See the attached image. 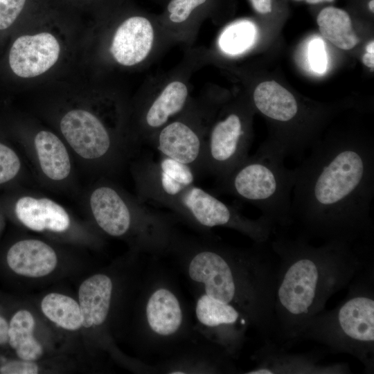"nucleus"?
I'll list each match as a JSON object with an SVG mask.
<instances>
[{
    "label": "nucleus",
    "instance_id": "nucleus-1",
    "mask_svg": "<svg viewBox=\"0 0 374 374\" xmlns=\"http://www.w3.org/2000/svg\"><path fill=\"white\" fill-rule=\"evenodd\" d=\"M295 168L292 220L309 234L346 242L366 230L374 196V145L357 136L317 141Z\"/></svg>",
    "mask_w": 374,
    "mask_h": 374
},
{
    "label": "nucleus",
    "instance_id": "nucleus-2",
    "mask_svg": "<svg viewBox=\"0 0 374 374\" xmlns=\"http://www.w3.org/2000/svg\"><path fill=\"white\" fill-rule=\"evenodd\" d=\"M285 159L280 148L267 141L229 175L218 179V188L256 206L272 224L287 226L292 222L296 170L285 166Z\"/></svg>",
    "mask_w": 374,
    "mask_h": 374
},
{
    "label": "nucleus",
    "instance_id": "nucleus-3",
    "mask_svg": "<svg viewBox=\"0 0 374 374\" xmlns=\"http://www.w3.org/2000/svg\"><path fill=\"white\" fill-rule=\"evenodd\" d=\"M341 241H328L320 247H312L303 240H278L274 249L289 265L278 285V309L288 321H305L315 312L327 287L326 263L335 253Z\"/></svg>",
    "mask_w": 374,
    "mask_h": 374
},
{
    "label": "nucleus",
    "instance_id": "nucleus-4",
    "mask_svg": "<svg viewBox=\"0 0 374 374\" xmlns=\"http://www.w3.org/2000/svg\"><path fill=\"white\" fill-rule=\"evenodd\" d=\"M157 202L181 212L202 226L234 228L258 243L268 239L273 225L262 215L257 220L245 217L237 208L193 184L175 196L163 197Z\"/></svg>",
    "mask_w": 374,
    "mask_h": 374
},
{
    "label": "nucleus",
    "instance_id": "nucleus-5",
    "mask_svg": "<svg viewBox=\"0 0 374 374\" xmlns=\"http://www.w3.org/2000/svg\"><path fill=\"white\" fill-rule=\"evenodd\" d=\"M250 135L238 113H229L212 127L205 141L203 170L221 179L249 155Z\"/></svg>",
    "mask_w": 374,
    "mask_h": 374
},
{
    "label": "nucleus",
    "instance_id": "nucleus-6",
    "mask_svg": "<svg viewBox=\"0 0 374 374\" xmlns=\"http://www.w3.org/2000/svg\"><path fill=\"white\" fill-rule=\"evenodd\" d=\"M190 278L204 286L205 294L226 303L237 299L239 285L226 255L216 250L197 253L188 266Z\"/></svg>",
    "mask_w": 374,
    "mask_h": 374
},
{
    "label": "nucleus",
    "instance_id": "nucleus-7",
    "mask_svg": "<svg viewBox=\"0 0 374 374\" xmlns=\"http://www.w3.org/2000/svg\"><path fill=\"white\" fill-rule=\"evenodd\" d=\"M60 129L71 148L84 159L100 158L110 148L111 140L106 128L97 117L87 111L69 112L60 121Z\"/></svg>",
    "mask_w": 374,
    "mask_h": 374
},
{
    "label": "nucleus",
    "instance_id": "nucleus-8",
    "mask_svg": "<svg viewBox=\"0 0 374 374\" xmlns=\"http://www.w3.org/2000/svg\"><path fill=\"white\" fill-rule=\"evenodd\" d=\"M60 45L49 33L23 35L13 43L9 53L12 71L21 78H33L48 71L57 62Z\"/></svg>",
    "mask_w": 374,
    "mask_h": 374
},
{
    "label": "nucleus",
    "instance_id": "nucleus-9",
    "mask_svg": "<svg viewBox=\"0 0 374 374\" xmlns=\"http://www.w3.org/2000/svg\"><path fill=\"white\" fill-rule=\"evenodd\" d=\"M256 108L276 125H286L287 129L282 151L285 157L289 143V125L294 123L300 114L301 107L294 96L275 81H265L259 84L253 95ZM280 130L275 142L278 138Z\"/></svg>",
    "mask_w": 374,
    "mask_h": 374
},
{
    "label": "nucleus",
    "instance_id": "nucleus-10",
    "mask_svg": "<svg viewBox=\"0 0 374 374\" xmlns=\"http://www.w3.org/2000/svg\"><path fill=\"white\" fill-rule=\"evenodd\" d=\"M157 148L163 156L202 170L205 141L195 130L181 121H174L159 132Z\"/></svg>",
    "mask_w": 374,
    "mask_h": 374
},
{
    "label": "nucleus",
    "instance_id": "nucleus-11",
    "mask_svg": "<svg viewBox=\"0 0 374 374\" xmlns=\"http://www.w3.org/2000/svg\"><path fill=\"white\" fill-rule=\"evenodd\" d=\"M154 39L150 21L143 17H132L117 28L110 51L116 61L123 66H133L149 54Z\"/></svg>",
    "mask_w": 374,
    "mask_h": 374
},
{
    "label": "nucleus",
    "instance_id": "nucleus-12",
    "mask_svg": "<svg viewBox=\"0 0 374 374\" xmlns=\"http://www.w3.org/2000/svg\"><path fill=\"white\" fill-rule=\"evenodd\" d=\"M337 323L343 336L353 343L371 346L374 341V300L357 295L339 309Z\"/></svg>",
    "mask_w": 374,
    "mask_h": 374
},
{
    "label": "nucleus",
    "instance_id": "nucleus-13",
    "mask_svg": "<svg viewBox=\"0 0 374 374\" xmlns=\"http://www.w3.org/2000/svg\"><path fill=\"white\" fill-rule=\"evenodd\" d=\"M147 198L157 200L179 194L193 184L194 171L186 164L163 156L158 164L147 166Z\"/></svg>",
    "mask_w": 374,
    "mask_h": 374
},
{
    "label": "nucleus",
    "instance_id": "nucleus-14",
    "mask_svg": "<svg viewBox=\"0 0 374 374\" xmlns=\"http://www.w3.org/2000/svg\"><path fill=\"white\" fill-rule=\"evenodd\" d=\"M54 250L38 240H24L14 244L7 253V262L16 274L42 277L50 274L57 265Z\"/></svg>",
    "mask_w": 374,
    "mask_h": 374
},
{
    "label": "nucleus",
    "instance_id": "nucleus-15",
    "mask_svg": "<svg viewBox=\"0 0 374 374\" xmlns=\"http://www.w3.org/2000/svg\"><path fill=\"white\" fill-rule=\"evenodd\" d=\"M90 206L98 226L112 236H121L130 229V211L119 194L112 188H96L90 197Z\"/></svg>",
    "mask_w": 374,
    "mask_h": 374
},
{
    "label": "nucleus",
    "instance_id": "nucleus-16",
    "mask_svg": "<svg viewBox=\"0 0 374 374\" xmlns=\"http://www.w3.org/2000/svg\"><path fill=\"white\" fill-rule=\"evenodd\" d=\"M15 213L21 223L36 231L49 229L62 232L70 225L64 208L48 198L21 197L15 204Z\"/></svg>",
    "mask_w": 374,
    "mask_h": 374
},
{
    "label": "nucleus",
    "instance_id": "nucleus-17",
    "mask_svg": "<svg viewBox=\"0 0 374 374\" xmlns=\"http://www.w3.org/2000/svg\"><path fill=\"white\" fill-rule=\"evenodd\" d=\"M112 293V282L104 274L93 275L79 288L78 297L82 325L85 328L101 325L108 314Z\"/></svg>",
    "mask_w": 374,
    "mask_h": 374
},
{
    "label": "nucleus",
    "instance_id": "nucleus-18",
    "mask_svg": "<svg viewBox=\"0 0 374 374\" xmlns=\"http://www.w3.org/2000/svg\"><path fill=\"white\" fill-rule=\"evenodd\" d=\"M150 328L161 336L175 334L182 323V311L176 296L169 290L159 288L150 296L146 305Z\"/></svg>",
    "mask_w": 374,
    "mask_h": 374
},
{
    "label": "nucleus",
    "instance_id": "nucleus-19",
    "mask_svg": "<svg viewBox=\"0 0 374 374\" xmlns=\"http://www.w3.org/2000/svg\"><path fill=\"white\" fill-rule=\"evenodd\" d=\"M35 146L43 172L53 180H62L70 172L67 150L60 139L48 131H40L35 137Z\"/></svg>",
    "mask_w": 374,
    "mask_h": 374
},
{
    "label": "nucleus",
    "instance_id": "nucleus-20",
    "mask_svg": "<svg viewBox=\"0 0 374 374\" xmlns=\"http://www.w3.org/2000/svg\"><path fill=\"white\" fill-rule=\"evenodd\" d=\"M317 24L321 34L337 47L350 50L359 42L349 15L340 8L327 7L317 16Z\"/></svg>",
    "mask_w": 374,
    "mask_h": 374
},
{
    "label": "nucleus",
    "instance_id": "nucleus-21",
    "mask_svg": "<svg viewBox=\"0 0 374 374\" xmlns=\"http://www.w3.org/2000/svg\"><path fill=\"white\" fill-rule=\"evenodd\" d=\"M34 327V318L26 310L17 312L10 320L8 342L21 359L35 361L43 354L41 344L33 337Z\"/></svg>",
    "mask_w": 374,
    "mask_h": 374
},
{
    "label": "nucleus",
    "instance_id": "nucleus-22",
    "mask_svg": "<svg viewBox=\"0 0 374 374\" xmlns=\"http://www.w3.org/2000/svg\"><path fill=\"white\" fill-rule=\"evenodd\" d=\"M187 96L188 89L183 82L169 83L148 108L145 115L147 125L152 129L161 127L171 116L182 109Z\"/></svg>",
    "mask_w": 374,
    "mask_h": 374
},
{
    "label": "nucleus",
    "instance_id": "nucleus-23",
    "mask_svg": "<svg viewBox=\"0 0 374 374\" xmlns=\"http://www.w3.org/2000/svg\"><path fill=\"white\" fill-rule=\"evenodd\" d=\"M41 308L48 319L62 328L75 330L82 326L80 305L69 296L57 293L48 294L42 299Z\"/></svg>",
    "mask_w": 374,
    "mask_h": 374
},
{
    "label": "nucleus",
    "instance_id": "nucleus-24",
    "mask_svg": "<svg viewBox=\"0 0 374 374\" xmlns=\"http://www.w3.org/2000/svg\"><path fill=\"white\" fill-rule=\"evenodd\" d=\"M195 312L197 320L207 327H219L235 323L240 314L230 303L213 299L206 294L197 301Z\"/></svg>",
    "mask_w": 374,
    "mask_h": 374
},
{
    "label": "nucleus",
    "instance_id": "nucleus-25",
    "mask_svg": "<svg viewBox=\"0 0 374 374\" xmlns=\"http://www.w3.org/2000/svg\"><path fill=\"white\" fill-rule=\"evenodd\" d=\"M256 30L247 21H239L228 26L221 34L219 44L225 53L236 55L248 49L254 42Z\"/></svg>",
    "mask_w": 374,
    "mask_h": 374
},
{
    "label": "nucleus",
    "instance_id": "nucleus-26",
    "mask_svg": "<svg viewBox=\"0 0 374 374\" xmlns=\"http://www.w3.org/2000/svg\"><path fill=\"white\" fill-rule=\"evenodd\" d=\"M20 166L17 154L11 148L0 143V184L13 179Z\"/></svg>",
    "mask_w": 374,
    "mask_h": 374
},
{
    "label": "nucleus",
    "instance_id": "nucleus-27",
    "mask_svg": "<svg viewBox=\"0 0 374 374\" xmlns=\"http://www.w3.org/2000/svg\"><path fill=\"white\" fill-rule=\"evenodd\" d=\"M205 1L206 0H171L168 6L170 19L175 23L184 21L196 7Z\"/></svg>",
    "mask_w": 374,
    "mask_h": 374
},
{
    "label": "nucleus",
    "instance_id": "nucleus-28",
    "mask_svg": "<svg viewBox=\"0 0 374 374\" xmlns=\"http://www.w3.org/2000/svg\"><path fill=\"white\" fill-rule=\"evenodd\" d=\"M308 59L312 69L319 74H323L327 69L328 59L325 45L319 38L314 39L310 43Z\"/></svg>",
    "mask_w": 374,
    "mask_h": 374
},
{
    "label": "nucleus",
    "instance_id": "nucleus-29",
    "mask_svg": "<svg viewBox=\"0 0 374 374\" xmlns=\"http://www.w3.org/2000/svg\"><path fill=\"white\" fill-rule=\"evenodd\" d=\"M26 0H0V30L10 27L21 12Z\"/></svg>",
    "mask_w": 374,
    "mask_h": 374
},
{
    "label": "nucleus",
    "instance_id": "nucleus-30",
    "mask_svg": "<svg viewBox=\"0 0 374 374\" xmlns=\"http://www.w3.org/2000/svg\"><path fill=\"white\" fill-rule=\"evenodd\" d=\"M38 366L33 361H11L0 367L2 374H36Z\"/></svg>",
    "mask_w": 374,
    "mask_h": 374
},
{
    "label": "nucleus",
    "instance_id": "nucleus-31",
    "mask_svg": "<svg viewBox=\"0 0 374 374\" xmlns=\"http://www.w3.org/2000/svg\"><path fill=\"white\" fill-rule=\"evenodd\" d=\"M254 9L262 14L271 11V0H250Z\"/></svg>",
    "mask_w": 374,
    "mask_h": 374
},
{
    "label": "nucleus",
    "instance_id": "nucleus-32",
    "mask_svg": "<svg viewBox=\"0 0 374 374\" xmlns=\"http://www.w3.org/2000/svg\"><path fill=\"white\" fill-rule=\"evenodd\" d=\"M8 328L7 321L0 317V344H5L8 341Z\"/></svg>",
    "mask_w": 374,
    "mask_h": 374
},
{
    "label": "nucleus",
    "instance_id": "nucleus-33",
    "mask_svg": "<svg viewBox=\"0 0 374 374\" xmlns=\"http://www.w3.org/2000/svg\"><path fill=\"white\" fill-rule=\"evenodd\" d=\"M362 62L364 65L369 68L374 67V53H366L362 57Z\"/></svg>",
    "mask_w": 374,
    "mask_h": 374
},
{
    "label": "nucleus",
    "instance_id": "nucleus-34",
    "mask_svg": "<svg viewBox=\"0 0 374 374\" xmlns=\"http://www.w3.org/2000/svg\"><path fill=\"white\" fill-rule=\"evenodd\" d=\"M366 50L367 53H374V42L373 41H371L368 43V44L366 47Z\"/></svg>",
    "mask_w": 374,
    "mask_h": 374
},
{
    "label": "nucleus",
    "instance_id": "nucleus-35",
    "mask_svg": "<svg viewBox=\"0 0 374 374\" xmlns=\"http://www.w3.org/2000/svg\"><path fill=\"white\" fill-rule=\"evenodd\" d=\"M295 1H303V0H295ZM308 3H310V4H316V3H321L323 1H328V2H332L335 0H305Z\"/></svg>",
    "mask_w": 374,
    "mask_h": 374
},
{
    "label": "nucleus",
    "instance_id": "nucleus-36",
    "mask_svg": "<svg viewBox=\"0 0 374 374\" xmlns=\"http://www.w3.org/2000/svg\"><path fill=\"white\" fill-rule=\"evenodd\" d=\"M369 9L371 12H374V0H371L368 3Z\"/></svg>",
    "mask_w": 374,
    "mask_h": 374
},
{
    "label": "nucleus",
    "instance_id": "nucleus-37",
    "mask_svg": "<svg viewBox=\"0 0 374 374\" xmlns=\"http://www.w3.org/2000/svg\"><path fill=\"white\" fill-rule=\"evenodd\" d=\"M171 373H172V374H177V373H180V374H181H181H182V373H184L182 372V371H175V372H171Z\"/></svg>",
    "mask_w": 374,
    "mask_h": 374
}]
</instances>
